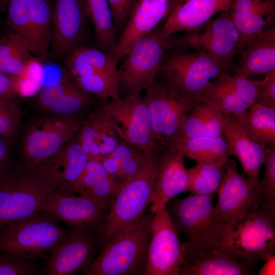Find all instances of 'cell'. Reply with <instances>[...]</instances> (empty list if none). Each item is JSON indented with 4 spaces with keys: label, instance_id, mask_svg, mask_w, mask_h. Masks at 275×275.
<instances>
[{
    "label": "cell",
    "instance_id": "cell-1",
    "mask_svg": "<svg viewBox=\"0 0 275 275\" xmlns=\"http://www.w3.org/2000/svg\"><path fill=\"white\" fill-rule=\"evenodd\" d=\"M213 196L191 194L167 204L177 233H183L186 238L182 243L186 262H193L207 250L223 246L226 231L214 212Z\"/></svg>",
    "mask_w": 275,
    "mask_h": 275
},
{
    "label": "cell",
    "instance_id": "cell-2",
    "mask_svg": "<svg viewBox=\"0 0 275 275\" xmlns=\"http://www.w3.org/2000/svg\"><path fill=\"white\" fill-rule=\"evenodd\" d=\"M153 213H144L109 239L85 274H145Z\"/></svg>",
    "mask_w": 275,
    "mask_h": 275
},
{
    "label": "cell",
    "instance_id": "cell-3",
    "mask_svg": "<svg viewBox=\"0 0 275 275\" xmlns=\"http://www.w3.org/2000/svg\"><path fill=\"white\" fill-rule=\"evenodd\" d=\"M54 184L38 166L29 168L18 163L0 174V229L38 211L53 191Z\"/></svg>",
    "mask_w": 275,
    "mask_h": 275
},
{
    "label": "cell",
    "instance_id": "cell-4",
    "mask_svg": "<svg viewBox=\"0 0 275 275\" xmlns=\"http://www.w3.org/2000/svg\"><path fill=\"white\" fill-rule=\"evenodd\" d=\"M223 246L253 266L275 253V206L258 201L225 234Z\"/></svg>",
    "mask_w": 275,
    "mask_h": 275
},
{
    "label": "cell",
    "instance_id": "cell-5",
    "mask_svg": "<svg viewBox=\"0 0 275 275\" xmlns=\"http://www.w3.org/2000/svg\"><path fill=\"white\" fill-rule=\"evenodd\" d=\"M160 151L154 149L146 153L138 171L120 187L110 202L109 212L101 228L105 239L111 238L145 213L150 206Z\"/></svg>",
    "mask_w": 275,
    "mask_h": 275
},
{
    "label": "cell",
    "instance_id": "cell-6",
    "mask_svg": "<svg viewBox=\"0 0 275 275\" xmlns=\"http://www.w3.org/2000/svg\"><path fill=\"white\" fill-rule=\"evenodd\" d=\"M85 117L43 115L30 122L19 133L18 163L31 168L54 156L79 132Z\"/></svg>",
    "mask_w": 275,
    "mask_h": 275
},
{
    "label": "cell",
    "instance_id": "cell-7",
    "mask_svg": "<svg viewBox=\"0 0 275 275\" xmlns=\"http://www.w3.org/2000/svg\"><path fill=\"white\" fill-rule=\"evenodd\" d=\"M143 98L150 115L154 149L158 150L175 144L185 120L199 103L196 98L162 79H156Z\"/></svg>",
    "mask_w": 275,
    "mask_h": 275
},
{
    "label": "cell",
    "instance_id": "cell-8",
    "mask_svg": "<svg viewBox=\"0 0 275 275\" xmlns=\"http://www.w3.org/2000/svg\"><path fill=\"white\" fill-rule=\"evenodd\" d=\"M234 66L204 52L168 49L164 53L157 76L196 98L209 82L223 75L230 74Z\"/></svg>",
    "mask_w": 275,
    "mask_h": 275
},
{
    "label": "cell",
    "instance_id": "cell-9",
    "mask_svg": "<svg viewBox=\"0 0 275 275\" xmlns=\"http://www.w3.org/2000/svg\"><path fill=\"white\" fill-rule=\"evenodd\" d=\"M36 211L0 229V252L29 259L43 256L67 235L55 216Z\"/></svg>",
    "mask_w": 275,
    "mask_h": 275
},
{
    "label": "cell",
    "instance_id": "cell-10",
    "mask_svg": "<svg viewBox=\"0 0 275 275\" xmlns=\"http://www.w3.org/2000/svg\"><path fill=\"white\" fill-rule=\"evenodd\" d=\"M64 61L76 85L86 93L103 99L117 96L118 68L113 54L82 44L68 53Z\"/></svg>",
    "mask_w": 275,
    "mask_h": 275
},
{
    "label": "cell",
    "instance_id": "cell-11",
    "mask_svg": "<svg viewBox=\"0 0 275 275\" xmlns=\"http://www.w3.org/2000/svg\"><path fill=\"white\" fill-rule=\"evenodd\" d=\"M166 45L167 50L192 48L235 66L233 58L241 51V37L231 8L195 30L168 37Z\"/></svg>",
    "mask_w": 275,
    "mask_h": 275
},
{
    "label": "cell",
    "instance_id": "cell-12",
    "mask_svg": "<svg viewBox=\"0 0 275 275\" xmlns=\"http://www.w3.org/2000/svg\"><path fill=\"white\" fill-rule=\"evenodd\" d=\"M166 50L160 26L137 41L118 68L120 95L122 93L125 98L140 94L150 86L156 79Z\"/></svg>",
    "mask_w": 275,
    "mask_h": 275
},
{
    "label": "cell",
    "instance_id": "cell-13",
    "mask_svg": "<svg viewBox=\"0 0 275 275\" xmlns=\"http://www.w3.org/2000/svg\"><path fill=\"white\" fill-rule=\"evenodd\" d=\"M8 24L17 33L30 53L45 60L52 36V11L48 0H9Z\"/></svg>",
    "mask_w": 275,
    "mask_h": 275
},
{
    "label": "cell",
    "instance_id": "cell-14",
    "mask_svg": "<svg viewBox=\"0 0 275 275\" xmlns=\"http://www.w3.org/2000/svg\"><path fill=\"white\" fill-rule=\"evenodd\" d=\"M95 107L107 119L120 139L145 153L154 149L150 115L140 94L111 99Z\"/></svg>",
    "mask_w": 275,
    "mask_h": 275
},
{
    "label": "cell",
    "instance_id": "cell-15",
    "mask_svg": "<svg viewBox=\"0 0 275 275\" xmlns=\"http://www.w3.org/2000/svg\"><path fill=\"white\" fill-rule=\"evenodd\" d=\"M184 250L166 207L153 213L146 275H179Z\"/></svg>",
    "mask_w": 275,
    "mask_h": 275
},
{
    "label": "cell",
    "instance_id": "cell-16",
    "mask_svg": "<svg viewBox=\"0 0 275 275\" xmlns=\"http://www.w3.org/2000/svg\"><path fill=\"white\" fill-rule=\"evenodd\" d=\"M225 165L226 171L217 190V202L214 210L227 232L261 199L259 195L260 181L241 175L232 159L228 158Z\"/></svg>",
    "mask_w": 275,
    "mask_h": 275
},
{
    "label": "cell",
    "instance_id": "cell-17",
    "mask_svg": "<svg viewBox=\"0 0 275 275\" xmlns=\"http://www.w3.org/2000/svg\"><path fill=\"white\" fill-rule=\"evenodd\" d=\"M260 82L236 75H224L209 82L196 98L223 114L240 115L255 103Z\"/></svg>",
    "mask_w": 275,
    "mask_h": 275
},
{
    "label": "cell",
    "instance_id": "cell-18",
    "mask_svg": "<svg viewBox=\"0 0 275 275\" xmlns=\"http://www.w3.org/2000/svg\"><path fill=\"white\" fill-rule=\"evenodd\" d=\"M88 18L82 0H55L52 11V57L64 59L83 44Z\"/></svg>",
    "mask_w": 275,
    "mask_h": 275
},
{
    "label": "cell",
    "instance_id": "cell-19",
    "mask_svg": "<svg viewBox=\"0 0 275 275\" xmlns=\"http://www.w3.org/2000/svg\"><path fill=\"white\" fill-rule=\"evenodd\" d=\"M33 97L43 115L82 116L93 104L92 96L81 90L68 72L58 81L43 85Z\"/></svg>",
    "mask_w": 275,
    "mask_h": 275
},
{
    "label": "cell",
    "instance_id": "cell-20",
    "mask_svg": "<svg viewBox=\"0 0 275 275\" xmlns=\"http://www.w3.org/2000/svg\"><path fill=\"white\" fill-rule=\"evenodd\" d=\"M109 204L86 196L55 190L40 204L38 211L46 212L75 227H86L101 221Z\"/></svg>",
    "mask_w": 275,
    "mask_h": 275
},
{
    "label": "cell",
    "instance_id": "cell-21",
    "mask_svg": "<svg viewBox=\"0 0 275 275\" xmlns=\"http://www.w3.org/2000/svg\"><path fill=\"white\" fill-rule=\"evenodd\" d=\"M184 156L173 145L160 153L150 205L152 213L166 207L174 197L186 191L188 176Z\"/></svg>",
    "mask_w": 275,
    "mask_h": 275
},
{
    "label": "cell",
    "instance_id": "cell-22",
    "mask_svg": "<svg viewBox=\"0 0 275 275\" xmlns=\"http://www.w3.org/2000/svg\"><path fill=\"white\" fill-rule=\"evenodd\" d=\"M94 241L87 228L75 227L50 251L45 273L48 275H71L79 271L89 261Z\"/></svg>",
    "mask_w": 275,
    "mask_h": 275
},
{
    "label": "cell",
    "instance_id": "cell-23",
    "mask_svg": "<svg viewBox=\"0 0 275 275\" xmlns=\"http://www.w3.org/2000/svg\"><path fill=\"white\" fill-rule=\"evenodd\" d=\"M171 0H139L133 8L113 51L118 64L139 40L155 29L166 17Z\"/></svg>",
    "mask_w": 275,
    "mask_h": 275
},
{
    "label": "cell",
    "instance_id": "cell-24",
    "mask_svg": "<svg viewBox=\"0 0 275 275\" xmlns=\"http://www.w3.org/2000/svg\"><path fill=\"white\" fill-rule=\"evenodd\" d=\"M232 3L233 0H187L171 9L166 21L160 26L161 36L166 39L179 32L195 30L215 15L230 10Z\"/></svg>",
    "mask_w": 275,
    "mask_h": 275
},
{
    "label": "cell",
    "instance_id": "cell-25",
    "mask_svg": "<svg viewBox=\"0 0 275 275\" xmlns=\"http://www.w3.org/2000/svg\"><path fill=\"white\" fill-rule=\"evenodd\" d=\"M89 160L81 146L77 133L59 152L38 166L54 184L56 190L70 193Z\"/></svg>",
    "mask_w": 275,
    "mask_h": 275
},
{
    "label": "cell",
    "instance_id": "cell-26",
    "mask_svg": "<svg viewBox=\"0 0 275 275\" xmlns=\"http://www.w3.org/2000/svg\"><path fill=\"white\" fill-rule=\"evenodd\" d=\"M222 116L223 135L228 142L232 155L237 158L247 178L259 181L266 148L253 139L233 116L223 113Z\"/></svg>",
    "mask_w": 275,
    "mask_h": 275
},
{
    "label": "cell",
    "instance_id": "cell-27",
    "mask_svg": "<svg viewBox=\"0 0 275 275\" xmlns=\"http://www.w3.org/2000/svg\"><path fill=\"white\" fill-rule=\"evenodd\" d=\"M231 9L241 37L240 52L258 34L274 25L275 0H233Z\"/></svg>",
    "mask_w": 275,
    "mask_h": 275
},
{
    "label": "cell",
    "instance_id": "cell-28",
    "mask_svg": "<svg viewBox=\"0 0 275 275\" xmlns=\"http://www.w3.org/2000/svg\"><path fill=\"white\" fill-rule=\"evenodd\" d=\"M78 135L90 159H97L110 154L120 140L107 119L95 106L85 117Z\"/></svg>",
    "mask_w": 275,
    "mask_h": 275
},
{
    "label": "cell",
    "instance_id": "cell-29",
    "mask_svg": "<svg viewBox=\"0 0 275 275\" xmlns=\"http://www.w3.org/2000/svg\"><path fill=\"white\" fill-rule=\"evenodd\" d=\"M235 75L245 78L275 71V27L269 26L255 36L240 52Z\"/></svg>",
    "mask_w": 275,
    "mask_h": 275
},
{
    "label": "cell",
    "instance_id": "cell-30",
    "mask_svg": "<svg viewBox=\"0 0 275 275\" xmlns=\"http://www.w3.org/2000/svg\"><path fill=\"white\" fill-rule=\"evenodd\" d=\"M253 267L221 246L203 252L191 263L184 261L179 275H246Z\"/></svg>",
    "mask_w": 275,
    "mask_h": 275
},
{
    "label": "cell",
    "instance_id": "cell-31",
    "mask_svg": "<svg viewBox=\"0 0 275 275\" xmlns=\"http://www.w3.org/2000/svg\"><path fill=\"white\" fill-rule=\"evenodd\" d=\"M97 159H90L70 193L86 196L97 201L110 204L120 187Z\"/></svg>",
    "mask_w": 275,
    "mask_h": 275
},
{
    "label": "cell",
    "instance_id": "cell-32",
    "mask_svg": "<svg viewBox=\"0 0 275 275\" xmlns=\"http://www.w3.org/2000/svg\"><path fill=\"white\" fill-rule=\"evenodd\" d=\"M184 157L213 166H222L232 155L223 135L203 136L177 140L174 144Z\"/></svg>",
    "mask_w": 275,
    "mask_h": 275
},
{
    "label": "cell",
    "instance_id": "cell-33",
    "mask_svg": "<svg viewBox=\"0 0 275 275\" xmlns=\"http://www.w3.org/2000/svg\"><path fill=\"white\" fill-rule=\"evenodd\" d=\"M233 116L246 132L263 147L275 146V108L256 102L242 114Z\"/></svg>",
    "mask_w": 275,
    "mask_h": 275
},
{
    "label": "cell",
    "instance_id": "cell-34",
    "mask_svg": "<svg viewBox=\"0 0 275 275\" xmlns=\"http://www.w3.org/2000/svg\"><path fill=\"white\" fill-rule=\"evenodd\" d=\"M222 135V113L209 105L199 102L185 120L177 141L194 137Z\"/></svg>",
    "mask_w": 275,
    "mask_h": 275
},
{
    "label": "cell",
    "instance_id": "cell-35",
    "mask_svg": "<svg viewBox=\"0 0 275 275\" xmlns=\"http://www.w3.org/2000/svg\"><path fill=\"white\" fill-rule=\"evenodd\" d=\"M82 1L88 17L95 30L98 48L113 54L117 40L113 16L108 1Z\"/></svg>",
    "mask_w": 275,
    "mask_h": 275
},
{
    "label": "cell",
    "instance_id": "cell-36",
    "mask_svg": "<svg viewBox=\"0 0 275 275\" xmlns=\"http://www.w3.org/2000/svg\"><path fill=\"white\" fill-rule=\"evenodd\" d=\"M33 56L20 36L12 31L0 39V72L25 78Z\"/></svg>",
    "mask_w": 275,
    "mask_h": 275
},
{
    "label": "cell",
    "instance_id": "cell-37",
    "mask_svg": "<svg viewBox=\"0 0 275 275\" xmlns=\"http://www.w3.org/2000/svg\"><path fill=\"white\" fill-rule=\"evenodd\" d=\"M186 171L188 185L186 191L197 195L211 196L217 191L226 168L225 164L217 166L196 162Z\"/></svg>",
    "mask_w": 275,
    "mask_h": 275
},
{
    "label": "cell",
    "instance_id": "cell-38",
    "mask_svg": "<svg viewBox=\"0 0 275 275\" xmlns=\"http://www.w3.org/2000/svg\"><path fill=\"white\" fill-rule=\"evenodd\" d=\"M110 155L119 164L121 186L138 171L146 153L138 147L120 139L118 145Z\"/></svg>",
    "mask_w": 275,
    "mask_h": 275
},
{
    "label": "cell",
    "instance_id": "cell-39",
    "mask_svg": "<svg viewBox=\"0 0 275 275\" xmlns=\"http://www.w3.org/2000/svg\"><path fill=\"white\" fill-rule=\"evenodd\" d=\"M18 102L0 99V138L14 145L20 132Z\"/></svg>",
    "mask_w": 275,
    "mask_h": 275
},
{
    "label": "cell",
    "instance_id": "cell-40",
    "mask_svg": "<svg viewBox=\"0 0 275 275\" xmlns=\"http://www.w3.org/2000/svg\"><path fill=\"white\" fill-rule=\"evenodd\" d=\"M263 178L260 180V199L275 206V146L266 147Z\"/></svg>",
    "mask_w": 275,
    "mask_h": 275
},
{
    "label": "cell",
    "instance_id": "cell-41",
    "mask_svg": "<svg viewBox=\"0 0 275 275\" xmlns=\"http://www.w3.org/2000/svg\"><path fill=\"white\" fill-rule=\"evenodd\" d=\"M34 273L28 259L2 253L0 254V275H28Z\"/></svg>",
    "mask_w": 275,
    "mask_h": 275
},
{
    "label": "cell",
    "instance_id": "cell-42",
    "mask_svg": "<svg viewBox=\"0 0 275 275\" xmlns=\"http://www.w3.org/2000/svg\"><path fill=\"white\" fill-rule=\"evenodd\" d=\"M21 78L0 72V99L18 102Z\"/></svg>",
    "mask_w": 275,
    "mask_h": 275
},
{
    "label": "cell",
    "instance_id": "cell-43",
    "mask_svg": "<svg viewBox=\"0 0 275 275\" xmlns=\"http://www.w3.org/2000/svg\"><path fill=\"white\" fill-rule=\"evenodd\" d=\"M111 7L115 30L125 27L133 8V0H107Z\"/></svg>",
    "mask_w": 275,
    "mask_h": 275
},
{
    "label": "cell",
    "instance_id": "cell-44",
    "mask_svg": "<svg viewBox=\"0 0 275 275\" xmlns=\"http://www.w3.org/2000/svg\"><path fill=\"white\" fill-rule=\"evenodd\" d=\"M256 102L275 108V71L266 74L261 80Z\"/></svg>",
    "mask_w": 275,
    "mask_h": 275
},
{
    "label": "cell",
    "instance_id": "cell-45",
    "mask_svg": "<svg viewBox=\"0 0 275 275\" xmlns=\"http://www.w3.org/2000/svg\"><path fill=\"white\" fill-rule=\"evenodd\" d=\"M13 146L0 138V174L8 170L15 164L13 158Z\"/></svg>",
    "mask_w": 275,
    "mask_h": 275
},
{
    "label": "cell",
    "instance_id": "cell-46",
    "mask_svg": "<svg viewBox=\"0 0 275 275\" xmlns=\"http://www.w3.org/2000/svg\"><path fill=\"white\" fill-rule=\"evenodd\" d=\"M262 268L260 269L259 275H274L275 274V256L273 255L267 258Z\"/></svg>",
    "mask_w": 275,
    "mask_h": 275
},
{
    "label": "cell",
    "instance_id": "cell-47",
    "mask_svg": "<svg viewBox=\"0 0 275 275\" xmlns=\"http://www.w3.org/2000/svg\"><path fill=\"white\" fill-rule=\"evenodd\" d=\"M9 0H0V13L4 12L7 9Z\"/></svg>",
    "mask_w": 275,
    "mask_h": 275
},
{
    "label": "cell",
    "instance_id": "cell-48",
    "mask_svg": "<svg viewBox=\"0 0 275 275\" xmlns=\"http://www.w3.org/2000/svg\"><path fill=\"white\" fill-rule=\"evenodd\" d=\"M186 1L187 0H171V3L170 4V9L171 10L175 6L181 4Z\"/></svg>",
    "mask_w": 275,
    "mask_h": 275
}]
</instances>
